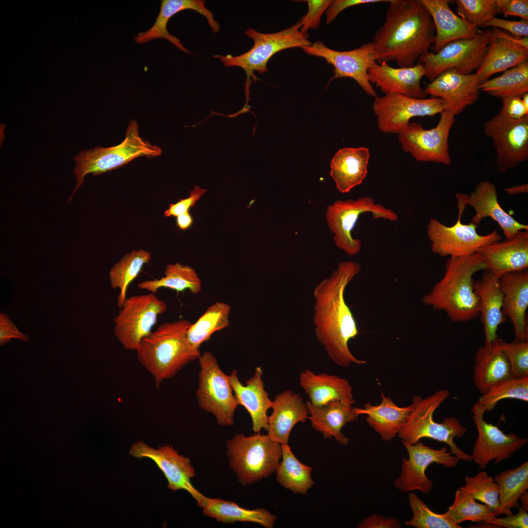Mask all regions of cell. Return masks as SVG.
Masks as SVG:
<instances>
[{"label":"cell","instance_id":"56","mask_svg":"<svg viewBox=\"0 0 528 528\" xmlns=\"http://www.w3.org/2000/svg\"><path fill=\"white\" fill-rule=\"evenodd\" d=\"M12 338L19 339L22 341H28V336L20 332L18 328L10 320L7 314H0V345L3 346Z\"/></svg>","mask_w":528,"mask_h":528},{"label":"cell","instance_id":"26","mask_svg":"<svg viewBox=\"0 0 528 528\" xmlns=\"http://www.w3.org/2000/svg\"><path fill=\"white\" fill-rule=\"evenodd\" d=\"M502 311L513 326L515 340L528 341V271L506 273L499 279Z\"/></svg>","mask_w":528,"mask_h":528},{"label":"cell","instance_id":"24","mask_svg":"<svg viewBox=\"0 0 528 528\" xmlns=\"http://www.w3.org/2000/svg\"><path fill=\"white\" fill-rule=\"evenodd\" d=\"M477 252L484 258L486 270L498 279L506 273L528 269V230L519 231L506 239L480 248Z\"/></svg>","mask_w":528,"mask_h":528},{"label":"cell","instance_id":"15","mask_svg":"<svg viewBox=\"0 0 528 528\" xmlns=\"http://www.w3.org/2000/svg\"><path fill=\"white\" fill-rule=\"evenodd\" d=\"M373 109L377 125L383 132L399 133L417 116H432L446 109L439 98L418 99L399 93L385 94L374 98Z\"/></svg>","mask_w":528,"mask_h":528},{"label":"cell","instance_id":"41","mask_svg":"<svg viewBox=\"0 0 528 528\" xmlns=\"http://www.w3.org/2000/svg\"><path fill=\"white\" fill-rule=\"evenodd\" d=\"M479 89L501 99L521 97L528 92V61L507 69L498 77L482 83Z\"/></svg>","mask_w":528,"mask_h":528},{"label":"cell","instance_id":"7","mask_svg":"<svg viewBox=\"0 0 528 528\" xmlns=\"http://www.w3.org/2000/svg\"><path fill=\"white\" fill-rule=\"evenodd\" d=\"M226 448L229 465L243 486L276 473L282 457L281 444L260 432L237 434L227 441Z\"/></svg>","mask_w":528,"mask_h":528},{"label":"cell","instance_id":"25","mask_svg":"<svg viewBox=\"0 0 528 528\" xmlns=\"http://www.w3.org/2000/svg\"><path fill=\"white\" fill-rule=\"evenodd\" d=\"M425 76L423 66L418 63L409 67H393L388 63H374L368 70L372 84L385 94L399 93L410 97L424 99L427 94L421 86Z\"/></svg>","mask_w":528,"mask_h":528},{"label":"cell","instance_id":"5","mask_svg":"<svg viewBox=\"0 0 528 528\" xmlns=\"http://www.w3.org/2000/svg\"><path fill=\"white\" fill-rule=\"evenodd\" d=\"M446 390H439L423 398L415 396L412 399L414 408L407 420L398 434L402 442L415 444L422 438H429L448 445L451 453L460 460L470 461L472 457L457 446L455 438L463 437L466 429L456 418H446L441 423L436 422L433 415L436 409L449 396Z\"/></svg>","mask_w":528,"mask_h":528},{"label":"cell","instance_id":"34","mask_svg":"<svg viewBox=\"0 0 528 528\" xmlns=\"http://www.w3.org/2000/svg\"><path fill=\"white\" fill-rule=\"evenodd\" d=\"M481 280L474 282V288L480 299V314L484 325L485 341L494 342L499 326L506 320L502 311L503 293L499 279L484 270Z\"/></svg>","mask_w":528,"mask_h":528},{"label":"cell","instance_id":"51","mask_svg":"<svg viewBox=\"0 0 528 528\" xmlns=\"http://www.w3.org/2000/svg\"><path fill=\"white\" fill-rule=\"evenodd\" d=\"M484 26H492L499 29H504L509 32L511 35L517 38L528 36V20L521 19L519 21H512L495 17L487 22Z\"/></svg>","mask_w":528,"mask_h":528},{"label":"cell","instance_id":"46","mask_svg":"<svg viewBox=\"0 0 528 528\" xmlns=\"http://www.w3.org/2000/svg\"><path fill=\"white\" fill-rule=\"evenodd\" d=\"M464 479L465 486L458 489L469 493L476 500L490 506L498 515H510L500 503L498 485L486 472L480 471L475 476H466Z\"/></svg>","mask_w":528,"mask_h":528},{"label":"cell","instance_id":"14","mask_svg":"<svg viewBox=\"0 0 528 528\" xmlns=\"http://www.w3.org/2000/svg\"><path fill=\"white\" fill-rule=\"evenodd\" d=\"M461 215L456 222L446 226L436 218L429 220L427 234L433 253L441 256L462 257L472 255L485 245L502 240L497 230L481 235L477 232L478 225L472 222L462 224Z\"/></svg>","mask_w":528,"mask_h":528},{"label":"cell","instance_id":"49","mask_svg":"<svg viewBox=\"0 0 528 528\" xmlns=\"http://www.w3.org/2000/svg\"><path fill=\"white\" fill-rule=\"evenodd\" d=\"M495 342L507 358L512 377H528V341L507 343L498 337Z\"/></svg>","mask_w":528,"mask_h":528},{"label":"cell","instance_id":"62","mask_svg":"<svg viewBox=\"0 0 528 528\" xmlns=\"http://www.w3.org/2000/svg\"><path fill=\"white\" fill-rule=\"evenodd\" d=\"M521 99L525 107L528 109V92L523 95Z\"/></svg>","mask_w":528,"mask_h":528},{"label":"cell","instance_id":"47","mask_svg":"<svg viewBox=\"0 0 528 528\" xmlns=\"http://www.w3.org/2000/svg\"><path fill=\"white\" fill-rule=\"evenodd\" d=\"M408 500L413 516L404 525L416 528H461L449 518L446 512L438 514L428 506L414 493L408 495Z\"/></svg>","mask_w":528,"mask_h":528},{"label":"cell","instance_id":"57","mask_svg":"<svg viewBox=\"0 0 528 528\" xmlns=\"http://www.w3.org/2000/svg\"><path fill=\"white\" fill-rule=\"evenodd\" d=\"M389 0H335L326 10V22L330 24L344 9L351 6L372 3L389 2Z\"/></svg>","mask_w":528,"mask_h":528},{"label":"cell","instance_id":"18","mask_svg":"<svg viewBox=\"0 0 528 528\" xmlns=\"http://www.w3.org/2000/svg\"><path fill=\"white\" fill-rule=\"evenodd\" d=\"M402 443L407 451L408 458H402L400 475L395 481V487L402 492L418 490L425 494L430 493L433 484L425 474L428 466L436 463L452 468L460 460L455 455H451V452H448L446 447L435 449L419 441L412 444Z\"/></svg>","mask_w":528,"mask_h":528},{"label":"cell","instance_id":"60","mask_svg":"<svg viewBox=\"0 0 528 528\" xmlns=\"http://www.w3.org/2000/svg\"><path fill=\"white\" fill-rule=\"evenodd\" d=\"M504 191L508 195H516L528 192V184L525 183L507 187Z\"/></svg>","mask_w":528,"mask_h":528},{"label":"cell","instance_id":"23","mask_svg":"<svg viewBox=\"0 0 528 528\" xmlns=\"http://www.w3.org/2000/svg\"><path fill=\"white\" fill-rule=\"evenodd\" d=\"M480 84L476 73L466 75L448 70L430 82L424 90L427 95L442 99L446 110L456 115L478 99Z\"/></svg>","mask_w":528,"mask_h":528},{"label":"cell","instance_id":"4","mask_svg":"<svg viewBox=\"0 0 528 528\" xmlns=\"http://www.w3.org/2000/svg\"><path fill=\"white\" fill-rule=\"evenodd\" d=\"M191 324L186 320L164 323L141 340L137 357L152 375L157 387L200 357L199 350L187 337Z\"/></svg>","mask_w":528,"mask_h":528},{"label":"cell","instance_id":"53","mask_svg":"<svg viewBox=\"0 0 528 528\" xmlns=\"http://www.w3.org/2000/svg\"><path fill=\"white\" fill-rule=\"evenodd\" d=\"M498 14L505 17L517 16L522 20H528V0H495Z\"/></svg>","mask_w":528,"mask_h":528},{"label":"cell","instance_id":"31","mask_svg":"<svg viewBox=\"0 0 528 528\" xmlns=\"http://www.w3.org/2000/svg\"><path fill=\"white\" fill-rule=\"evenodd\" d=\"M311 425L321 432L326 439L333 437L339 443L347 444L349 439L342 432L346 424L357 420L359 415L352 405L343 401L334 400L321 405L316 406L309 400L306 401Z\"/></svg>","mask_w":528,"mask_h":528},{"label":"cell","instance_id":"10","mask_svg":"<svg viewBox=\"0 0 528 528\" xmlns=\"http://www.w3.org/2000/svg\"><path fill=\"white\" fill-rule=\"evenodd\" d=\"M198 358L200 370L196 392L198 405L212 413L219 425H233L235 412L239 405L228 375L221 370L211 352H204Z\"/></svg>","mask_w":528,"mask_h":528},{"label":"cell","instance_id":"11","mask_svg":"<svg viewBox=\"0 0 528 528\" xmlns=\"http://www.w3.org/2000/svg\"><path fill=\"white\" fill-rule=\"evenodd\" d=\"M491 30L479 31L472 39H460L445 45L439 52H428L418 60L425 76L431 82L443 72L452 70L471 74L479 67L491 37Z\"/></svg>","mask_w":528,"mask_h":528},{"label":"cell","instance_id":"9","mask_svg":"<svg viewBox=\"0 0 528 528\" xmlns=\"http://www.w3.org/2000/svg\"><path fill=\"white\" fill-rule=\"evenodd\" d=\"M370 213L374 219H383L395 221L397 215L392 209L375 203L368 196L356 199L337 200L327 207L326 220L330 231L334 234L336 246L349 256L357 254L361 250L360 240L352 236L353 230L359 216Z\"/></svg>","mask_w":528,"mask_h":528},{"label":"cell","instance_id":"19","mask_svg":"<svg viewBox=\"0 0 528 528\" xmlns=\"http://www.w3.org/2000/svg\"><path fill=\"white\" fill-rule=\"evenodd\" d=\"M129 454L138 459L147 458L155 462L168 481V488L176 491H187L202 507L206 497L192 484L191 479L195 476V470L189 458L179 454L172 445L164 444L157 448L149 446L142 440L131 445Z\"/></svg>","mask_w":528,"mask_h":528},{"label":"cell","instance_id":"59","mask_svg":"<svg viewBox=\"0 0 528 528\" xmlns=\"http://www.w3.org/2000/svg\"><path fill=\"white\" fill-rule=\"evenodd\" d=\"M193 223L192 217L189 212L176 217V225L182 230L189 228Z\"/></svg>","mask_w":528,"mask_h":528},{"label":"cell","instance_id":"52","mask_svg":"<svg viewBox=\"0 0 528 528\" xmlns=\"http://www.w3.org/2000/svg\"><path fill=\"white\" fill-rule=\"evenodd\" d=\"M206 191V189H201L199 186H195L194 189L191 191L188 198L181 199L176 203L171 204L169 208L165 211L164 216L167 217L171 216L176 217L189 212V209L195 205L197 201Z\"/></svg>","mask_w":528,"mask_h":528},{"label":"cell","instance_id":"45","mask_svg":"<svg viewBox=\"0 0 528 528\" xmlns=\"http://www.w3.org/2000/svg\"><path fill=\"white\" fill-rule=\"evenodd\" d=\"M505 398L528 401V377H511L489 389L479 398L477 403L486 412H490L497 403Z\"/></svg>","mask_w":528,"mask_h":528},{"label":"cell","instance_id":"58","mask_svg":"<svg viewBox=\"0 0 528 528\" xmlns=\"http://www.w3.org/2000/svg\"><path fill=\"white\" fill-rule=\"evenodd\" d=\"M401 524L395 517H386L376 514L364 518L357 524L359 528H399Z\"/></svg>","mask_w":528,"mask_h":528},{"label":"cell","instance_id":"16","mask_svg":"<svg viewBox=\"0 0 528 528\" xmlns=\"http://www.w3.org/2000/svg\"><path fill=\"white\" fill-rule=\"evenodd\" d=\"M484 130L493 141L499 171H506L528 160V115L515 119L499 112L484 123Z\"/></svg>","mask_w":528,"mask_h":528},{"label":"cell","instance_id":"39","mask_svg":"<svg viewBox=\"0 0 528 528\" xmlns=\"http://www.w3.org/2000/svg\"><path fill=\"white\" fill-rule=\"evenodd\" d=\"M281 448L282 461L276 471L278 483L294 493L306 494L314 484L311 467L298 461L288 443L281 444Z\"/></svg>","mask_w":528,"mask_h":528},{"label":"cell","instance_id":"30","mask_svg":"<svg viewBox=\"0 0 528 528\" xmlns=\"http://www.w3.org/2000/svg\"><path fill=\"white\" fill-rule=\"evenodd\" d=\"M433 20L436 32L433 52L441 50L448 43L460 39H472L479 32L477 28L456 15L450 8L449 0H420Z\"/></svg>","mask_w":528,"mask_h":528},{"label":"cell","instance_id":"20","mask_svg":"<svg viewBox=\"0 0 528 528\" xmlns=\"http://www.w3.org/2000/svg\"><path fill=\"white\" fill-rule=\"evenodd\" d=\"M471 411L478 433L471 456L481 469H484L491 461L497 464L511 457L528 442V439L513 433H504L498 426L486 422L485 411L477 402Z\"/></svg>","mask_w":528,"mask_h":528},{"label":"cell","instance_id":"36","mask_svg":"<svg viewBox=\"0 0 528 528\" xmlns=\"http://www.w3.org/2000/svg\"><path fill=\"white\" fill-rule=\"evenodd\" d=\"M299 384L316 406L338 400L352 405L355 402L349 381L337 375L324 373L316 374L309 369L300 373Z\"/></svg>","mask_w":528,"mask_h":528},{"label":"cell","instance_id":"6","mask_svg":"<svg viewBox=\"0 0 528 528\" xmlns=\"http://www.w3.org/2000/svg\"><path fill=\"white\" fill-rule=\"evenodd\" d=\"M161 154L162 150L159 146L152 144L140 136L137 122L131 120L126 130L125 138L120 144L110 147H97L83 150L73 157L75 163L74 173L77 183L68 202L83 183L88 174L100 175L121 167L137 157H154L161 155Z\"/></svg>","mask_w":528,"mask_h":528},{"label":"cell","instance_id":"37","mask_svg":"<svg viewBox=\"0 0 528 528\" xmlns=\"http://www.w3.org/2000/svg\"><path fill=\"white\" fill-rule=\"evenodd\" d=\"M201 508L204 515L225 524L248 522L258 524L265 528H271L277 519L275 515L266 509H249L234 502L220 498L206 497Z\"/></svg>","mask_w":528,"mask_h":528},{"label":"cell","instance_id":"33","mask_svg":"<svg viewBox=\"0 0 528 528\" xmlns=\"http://www.w3.org/2000/svg\"><path fill=\"white\" fill-rule=\"evenodd\" d=\"M369 158V150L364 147L337 151L331 160L330 174L340 192L348 193L362 183L367 175Z\"/></svg>","mask_w":528,"mask_h":528},{"label":"cell","instance_id":"40","mask_svg":"<svg viewBox=\"0 0 528 528\" xmlns=\"http://www.w3.org/2000/svg\"><path fill=\"white\" fill-rule=\"evenodd\" d=\"M151 259V254L140 249L125 254L115 263L109 272L110 286L118 288L117 306L120 308L126 299V292L130 284L138 276L143 265Z\"/></svg>","mask_w":528,"mask_h":528},{"label":"cell","instance_id":"38","mask_svg":"<svg viewBox=\"0 0 528 528\" xmlns=\"http://www.w3.org/2000/svg\"><path fill=\"white\" fill-rule=\"evenodd\" d=\"M164 275L159 279L143 281L138 284V287L153 293L161 287L177 292L188 289L193 294L199 293L201 289L200 278L195 270L189 265L179 263L169 264L166 267Z\"/></svg>","mask_w":528,"mask_h":528},{"label":"cell","instance_id":"48","mask_svg":"<svg viewBox=\"0 0 528 528\" xmlns=\"http://www.w3.org/2000/svg\"><path fill=\"white\" fill-rule=\"evenodd\" d=\"M455 2L459 17L476 28L484 26L498 14L495 0H457Z\"/></svg>","mask_w":528,"mask_h":528},{"label":"cell","instance_id":"22","mask_svg":"<svg viewBox=\"0 0 528 528\" xmlns=\"http://www.w3.org/2000/svg\"><path fill=\"white\" fill-rule=\"evenodd\" d=\"M528 60V37H515L496 28L491 30L487 49L476 70L481 84Z\"/></svg>","mask_w":528,"mask_h":528},{"label":"cell","instance_id":"12","mask_svg":"<svg viewBox=\"0 0 528 528\" xmlns=\"http://www.w3.org/2000/svg\"><path fill=\"white\" fill-rule=\"evenodd\" d=\"M167 305L154 293L134 295L126 298L114 319V333L126 350H138L141 340L151 332L158 315Z\"/></svg>","mask_w":528,"mask_h":528},{"label":"cell","instance_id":"32","mask_svg":"<svg viewBox=\"0 0 528 528\" xmlns=\"http://www.w3.org/2000/svg\"><path fill=\"white\" fill-rule=\"evenodd\" d=\"M379 405L370 402L364 404L363 408L354 407L358 415H366L369 425L378 434L384 441L393 440L405 425L414 405L401 407L397 406L390 398L383 393Z\"/></svg>","mask_w":528,"mask_h":528},{"label":"cell","instance_id":"3","mask_svg":"<svg viewBox=\"0 0 528 528\" xmlns=\"http://www.w3.org/2000/svg\"><path fill=\"white\" fill-rule=\"evenodd\" d=\"M445 273L421 300L434 309L444 311L452 322H465L480 314V299L475 292L473 276L486 270L482 255L476 252L462 257H450Z\"/></svg>","mask_w":528,"mask_h":528},{"label":"cell","instance_id":"1","mask_svg":"<svg viewBox=\"0 0 528 528\" xmlns=\"http://www.w3.org/2000/svg\"><path fill=\"white\" fill-rule=\"evenodd\" d=\"M361 270L354 261L340 263L331 276L315 288L313 322L317 340L322 344L330 358L336 364L347 367L366 362L356 358L351 352L348 343L359 330L354 317L346 304L344 293L348 285Z\"/></svg>","mask_w":528,"mask_h":528},{"label":"cell","instance_id":"43","mask_svg":"<svg viewBox=\"0 0 528 528\" xmlns=\"http://www.w3.org/2000/svg\"><path fill=\"white\" fill-rule=\"evenodd\" d=\"M494 480L499 486L501 506L512 515L511 508H520L519 500L528 489V462L501 472Z\"/></svg>","mask_w":528,"mask_h":528},{"label":"cell","instance_id":"44","mask_svg":"<svg viewBox=\"0 0 528 528\" xmlns=\"http://www.w3.org/2000/svg\"><path fill=\"white\" fill-rule=\"evenodd\" d=\"M446 512L457 524L465 521L484 523L498 515L492 507L477 503L469 493L460 489L456 492L454 502Z\"/></svg>","mask_w":528,"mask_h":528},{"label":"cell","instance_id":"29","mask_svg":"<svg viewBox=\"0 0 528 528\" xmlns=\"http://www.w3.org/2000/svg\"><path fill=\"white\" fill-rule=\"evenodd\" d=\"M272 413L268 418L267 436L281 444L288 443L291 431L299 422L308 418L306 403L302 397L291 390L278 394L273 401Z\"/></svg>","mask_w":528,"mask_h":528},{"label":"cell","instance_id":"55","mask_svg":"<svg viewBox=\"0 0 528 528\" xmlns=\"http://www.w3.org/2000/svg\"><path fill=\"white\" fill-rule=\"evenodd\" d=\"M502 107L500 112L504 116L515 119L528 115V109L524 106L521 97L511 96L501 99Z\"/></svg>","mask_w":528,"mask_h":528},{"label":"cell","instance_id":"13","mask_svg":"<svg viewBox=\"0 0 528 528\" xmlns=\"http://www.w3.org/2000/svg\"><path fill=\"white\" fill-rule=\"evenodd\" d=\"M440 114L438 123L430 129H425L421 124L410 122L398 134V140L402 149L417 160L448 166L452 163L448 139L455 115L448 110Z\"/></svg>","mask_w":528,"mask_h":528},{"label":"cell","instance_id":"35","mask_svg":"<svg viewBox=\"0 0 528 528\" xmlns=\"http://www.w3.org/2000/svg\"><path fill=\"white\" fill-rule=\"evenodd\" d=\"M512 377L508 361L495 342L485 341L475 354L473 381L482 394Z\"/></svg>","mask_w":528,"mask_h":528},{"label":"cell","instance_id":"42","mask_svg":"<svg viewBox=\"0 0 528 528\" xmlns=\"http://www.w3.org/2000/svg\"><path fill=\"white\" fill-rule=\"evenodd\" d=\"M231 310L229 305L222 302H216L209 307L188 330L187 337L191 344L199 350L200 345L208 341L215 332L226 328L229 324Z\"/></svg>","mask_w":528,"mask_h":528},{"label":"cell","instance_id":"61","mask_svg":"<svg viewBox=\"0 0 528 528\" xmlns=\"http://www.w3.org/2000/svg\"><path fill=\"white\" fill-rule=\"evenodd\" d=\"M520 500L521 504V505H522L521 507H520L522 508L523 509H524L525 510L528 511V491L525 492L522 495V496L520 498Z\"/></svg>","mask_w":528,"mask_h":528},{"label":"cell","instance_id":"28","mask_svg":"<svg viewBox=\"0 0 528 528\" xmlns=\"http://www.w3.org/2000/svg\"><path fill=\"white\" fill-rule=\"evenodd\" d=\"M205 5V1L202 0H161L159 13L154 24L148 30L138 33L134 38L135 42L143 44L153 40L165 39L182 51L190 53L180 40L168 31L167 23L172 17L180 11L193 10L205 17L213 32L217 33L220 29V25L214 19L211 11L206 8Z\"/></svg>","mask_w":528,"mask_h":528},{"label":"cell","instance_id":"2","mask_svg":"<svg viewBox=\"0 0 528 528\" xmlns=\"http://www.w3.org/2000/svg\"><path fill=\"white\" fill-rule=\"evenodd\" d=\"M388 3L384 22L372 41L376 63L395 62L398 67L413 66L435 42L433 20L420 0H389Z\"/></svg>","mask_w":528,"mask_h":528},{"label":"cell","instance_id":"27","mask_svg":"<svg viewBox=\"0 0 528 528\" xmlns=\"http://www.w3.org/2000/svg\"><path fill=\"white\" fill-rule=\"evenodd\" d=\"M262 375V369L259 367L255 368L254 374L246 381L245 385L239 379L236 370H233L228 375L238 405L244 407L251 417L252 428L255 433H260L262 429L268 431L267 412L273 404L264 390Z\"/></svg>","mask_w":528,"mask_h":528},{"label":"cell","instance_id":"17","mask_svg":"<svg viewBox=\"0 0 528 528\" xmlns=\"http://www.w3.org/2000/svg\"><path fill=\"white\" fill-rule=\"evenodd\" d=\"M302 48L308 55L323 58L333 66L334 76L331 79L351 78L368 95L374 98L377 96L368 78L369 69L377 61L372 42L358 48L343 51L331 49L320 41Z\"/></svg>","mask_w":528,"mask_h":528},{"label":"cell","instance_id":"8","mask_svg":"<svg viewBox=\"0 0 528 528\" xmlns=\"http://www.w3.org/2000/svg\"><path fill=\"white\" fill-rule=\"evenodd\" d=\"M300 22L290 27L273 33H261L255 29L248 28L244 34L254 42L252 47L247 52L238 56L231 55H215L226 67L238 66L243 69L246 74V88L250 85L251 77L255 79V71L260 74L266 72L269 60L279 51L289 48L302 47L312 44L307 33L300 32Z\"/></svg>","mask_w":528,"mask_h":528},{"label":"cell","instance_id":"54","mask_svg":"<svg viewBox=\"0 0 528 528\" xmlns=\"http://www.w3.org/2000/svg\"><path fill=\"white\" fill-rule=\"evenodd\" d=\"M519 509V512L515 514L507 515L501 518L494 516L484 523L507 528H528V511L521 507Z\"/></svg>","mask_w":528,"mask_h":528},{"label":"cell","instance_id":"21","mask_svg":"<svg viewBox=\"0 0 528 528\" xmlns=\"http://www.w3.org/2000/svg\"><path fill=\"white\" fill-rule=\"evenodd\" d=\"M458 215L462 216L467 205L475 211L471 222L478 225L486 217H490L501 228L506 239H510L521 230H528L527 224L521 223L506 213L500 205L495 185L489 180L479 182L469 194L457 193Z\"/></svg>","mask_w":528,"mask_h":528},{"label":"cell","instance_id":"50","mask_svg":"<svg viewBox=\"0 0 528 528\" xmlns=\"http://www.w3.org/2000/svg\"><path fill=\"white\" fill-rule=\"evenodd\" d=\"M332 0H307L308 11L299 21L301 27L300 32L307 33L309 29H316L321 22V16L329 7Z\"/></svg>","mask_w":528,"mask_h":528}]
</instances>
